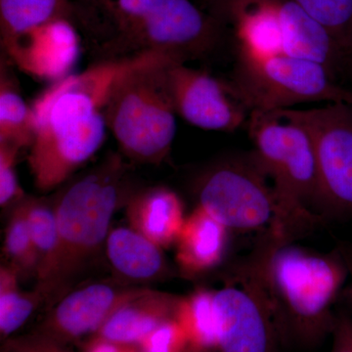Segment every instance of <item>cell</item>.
<instances>
[{"mask_svg": "<svg viewBox=\"0 0 352 352\" xmlns=\"http://www.w3.org/2000/svg\"><path fill=\"white\" fill-rule=\"evenodd\" d=\"M105 254L113 272L124 284L140 286L168 279L175 274L163 248L131 227L111 229Z\"/></svg>", "mask_w": 352, "mask_h": 352, "instance_id": "obj_14", "label": "cell"}, {"mask_svg": "<svg viewBox=\"0 0 352 352\" xmlns=\"http://www.w3.org/2000/svg\"><path fill=\"white\" fill-rule=\"evenodd\" d=\"M176 318L184 328L190 346L201 351L217 352L214 291L199 288L190 295L182 296Z\"/></svg>", "mask_w": 352, "mask_h": 352, "instance_id": "obj_21", "label": "cell"}, {"mask_svg": "<svg viewBox=\"0 0 352 352\" xmlns=\"http://www.w3.org/2000/svg\"><path fill=\"white\" fill-rule=\"evenodd\" d=\"M19 148L8 143H0V205L12 207L25 196L16 173Z\"/></svg>", "mask_w": 352, "mask_h": 352, "instance_id": "obj_25", "label": "cell"}, {"mask_svg": "<svg viewBox=\"0 0 352 352\" xmlns=\"http://www.w3.org/2000/svg\"><path fill=\"white\" fill-rule=\"evenodd\" d=\"M273 113L303 127L311 138L318 173L316 207L352 214V104Z\"/></svg>", "mask_w": 352, "mask_h": 352, "instance_id": "obj_10", "label": "cell"}, {"mask_svg": "<svg viewBox=\"0 0 352 352\" xmlns=\"http://www.w3.org/2000/svg\"><path fill=\"white\" fill-rule=\"evenodd\" d=\"M226 0H195V3L203 10L212 14L219 19L220 10L223 6Z\"/></svg>", "mask_w": 352, "mask_h": 352, "instance_id": "obj_30", "label": "cell"}, {"mask_svg": "<svg viewBox=\"0 0 352 352\" xmlns=\"http://www.w3.org/2000/svg\"><path fill=\"white\" fill-rule=\"evenodd\" d=\"M131 228L163 249L175 245L184 226V205L173 190L154 186L136 190L126 203Z\"/></svg>", "mask_w": 352, "mask_h": 352, "instance_id": "obj_17", "label": "cell"}, {"mask_svg": "<svg viewBox=\"0 0 352 352\" xmlns=\"http://www.w3.org/2000/svg\"><path fill=\"white\" fill-rule=\"evenodd\" d=\"M13 65L1 55L0 63V143L22 150L31 148L36 131L32 106L28 105L20 92Z\"/></svg>", "mask_w": 352, "mask_h": 352, "instance_id": "obj_19", "label": "cell"}, {"mask_svg": "<svg viewBox=\"0 0 352 352\" xmlns=\"http://www.w3.org/2000/svg\"><path fill=\"white\" fill-rule=\"evenodd\" d=\"M229 82L250 113L314 102L352 104V88L338 82L325 67L286 54L265 58L236 54Z\"/></svg>", "mask_w": 352, "mask_h": 352, "instance_id": "obj_7", "label": "cell"}, {"mask_svg": "<svg viewBox=\"0 0 352 352\" xmlns=\"http://www.w3.org/2000/svg\"><path fill=\"white\" fill-rule=\"evenodd\" d=\"M58 20L80 27L76 2L71 0H0L1 44Z\"/></svg>", "mask_w": 352, "mask_h": 352, "instance_id": "obj_18", "label": "cell"}, {"mask_svg": "<svg viewBox=\"0 0 352 352\" xmlns=\"http://www.w3.org/2000/svg\"><path fill=\"white\" fill-rule=\"evenodd\" d=\"M333 346L331 352H352V320L346 314L336 316L332 331Z\"/></svg>", "mask_w": 352, "mask_h": 352, "instance_id": "obj_28", "label": "cell"}, {"mask_svg": "<svg viewBox=\"0 0 352 352\" xmlns=\"http://www.w3.org/2000/svg\"><path fill=\"white\" fill-rule=\"evenodd\" d=\"M214 308L217 352H279L281 339L254 254L214 291Z\"/></svg>", "mask_w": 352, "mask_h": 352, "instance_id": "obj_9", "label": "cell"}, {"mask_svg": "<svg viewBox=\"0 0 352 352\" xmlns=\"http://www.w3.org/2000/svg\"><path fill=\"white\" fill-rule=\"evenodd\" d=\"M184 352H210V351H201V349H195V347L188 346L186 349H185Z\"/></svg>", "mask_w": 352, "mask_h": 352, "instance_id": "obj_31", "label": "cell"}, {"mask_svg": "<svg viewBox=\"0 0 352 352\" xmlns=\"http://www.w3.org/2000/svg\"><path fill=\"white\" fill-rule=\"evenodd\" d=\"M173 61L160 58L131 69L109 96L108 131L117 141L120 154L135 163L161 164L173 148L177 126L164 67Z\"/></svg>", "mask_w": 352, "mask_h": 352, "instance_id": "obj_6", "label": "cell"}, {"mask_svg": "<svg viewBox=\"0 0 352 352\" xmlns=\"http://www.w3.org/2000/svg\"><path fill=\"white\" fill-rule=\"evenodd\" d=\"M228 229L200 206L186 217L175 242L180 274L200 276L219 266L226 256Z\"/></svg>", "mask_w": 352, "mask_h": 352, "instance_id": "obj_16", "label": "cell"}, {"mask_svg": "<svg viewBox=\"0 0 352 352\" xmlns=\"http://www.w3.org/2000/svg\"><path fill=\"white\" fill-rule=\"evenodd\" d=\"M198 206L228 230L267 228L274 219L272 186L251 153L210 164L197 177Z\"/></svg>", "mask_w": 352, "mask_h": 352, "instance_id": "obj_8", "label": "cell"}, {"mask_svg": "<svg viewBox=\"0 0 352 352\" xmlns=\"http://www.w3.org/2000/svg\"><path fill=\"white\" fill-rule=\"evenodd\" d=\"M160 58L170 57L146 53L97 61L36 97L32 105L36 131L28 164L39 191L61 186L96 154L107 134L105 107L113 87L131 69Z\"/></svg>", "mask_w": 352, "mask_h": 352, "instance_id": "obj_1", "label": "cell"}, {"mask_svg": "<svg viewBox=\"0 0 352 352\" xmlns=\"http://www.w3.org/2000/svg\"><path fill=\"white\" fill-rule=\"evenodd\" d=\"M20 275L9 266L0 268V335L2 342L9 339L31 318L44 302L43 295L34 289L25 292L20 288Z\"/></svg>", "mask_w": 352, "mask_h": 352, "instance_id": "obj_22", "label": "cell"}, {"mask_svg": "<svg viewBox=\"0 0 352 352\" xmlns=\"http://www.w3.org/2000/svg\"><path fill=\"white\" fill-rule=\"evenodd\" d=\"M330 32L352 61V0H294Z\"/></svg>", "mask_w": 352, "mask_h": 352, "instance_id": "obj_24", "label": "cell"}, {"mask_svg": "<svg viewBox=\"0 0 352 352\" xmlns=\"http://www.w3.org/2000/svg\"><path fill=\"white\" fill-rule=\"evenodd\" d=\"M2 56L21 71L41 80L69 75L80 51L78 28L58 20L1 44Z\"/></svg>", "mask_w": 352, "mask_h": 352, "instance_id": "obj_13", "label": "cell"}, {"mask_svg": "<svg viewBox=\"0 0 352 352\" xmlns=\"http://www.w3.org/2000/svg\"><path fill=\"white\" fill-rule=\"evenodd\" d=\"M147 287L94 282L69 289L51 305L32 332L66 346L91 338L124 303Z\"/></svg>", "mask_w": 352, "mask_h": 352, "instance_id": "obj_12", "label": "cell"}, {"mask_svg": "<svg viewBox=\"0 0 352 352\" xmlns=\"http://www.w3.org/2000/svg\"><path fill=\"white\" fill-rule=\"evenodd\" d=\"M138 346L141 352H184L189 340L180 322L175 318L160 326Z\"/></svg>", "mask_w": 352, "mask_h": 352, "instance_id": "obj_26", "label": "cell"}, {"mask_svg": "<svg viewBox=\"0 0 352 352\" xmlns=\"http://www.w3.org/2000/svg\"><path fill=\"white\" fill-rule=\"evenodd\" d=\"M254 161L267 176L275 199L274 219L266 233L295 242L318 226V173L314 143L296 122L277 113L252 112L247 122Z\"/></svg>", "mask_w": 352, "mask_h": 352, "instance_id": "obj_5", "label": "cell"}, {"mask_svg": "<svg viewBox=\"0 0 352 352\" xmlns=\"http://www.w3.org/2000/svg\"><path fill=\"white\" fill-rule=\"evenodd\" d=\"M164 76L176 116L191 126L223 132L247 126L250 112L229 80L176 61L164 67Z\"/></svg>", "mask_w": 352, "mask_h": 352, "instance_id": "obj_11", "label": "cell"}, {"mask_svg": "<svg viewBox=\"0 0 352 352\" xmlns=\"http://www.w3.org/2000/svg\"><path fill=\"white\" fill-rule=\"evenodd\" d=\"M182 298L146 288L120 307L94 336L122 344H140L160 326L176 318Z\"/></svg>", "mask_w": 352, "mask_h": 352, "instance_id": "obj_15", "label": "cell"}, {"mask_svg": "<svg viewBox=\"0 0 352 352\" xmlns=\"http://www.w3.org/2000/svg\"><path fill=\"white\" fill-rule=\"evenodd\" d=\"M120 154H110L55 196L59 252L54 272L39 293L53 305L105 251L113 214L136 191Z\"/></svg>", "mask_w": 352, "mask_h": 352, "instance_id": "obj_4", "label": "cell"}, {"mask_svg": "<svg viewBox=\"0 0 352 352\" xmlns=\"http://www.w3.org/2000/svg\"><path fill=\"white\" fill-rule=\"evenodd\" d=\"M25 197L11 207L4 238V254L7 264L17 270L20 277H36L38 256L28 222Z\"/></svg>", "mask_w": 352, "mask_h": 352, "instance_id": "obj_23", "label": "cell"}, {"mask_svg": "<svg viewBox=\"0 0 352 352\" xmlns=\"http://www.w3.org/2000/svg\"><path fill=\"white\" fill-rule=\"evenodd\" d=\"M3 352H71L66 346L58 344L38 333L10 337L2 344Z\"/></svg>", "mask_w": 352, "mask_h": 352, "instance_id": "obj_27", "label": "cell"}, {"mask_svg": "<svg viewBox=\"0 0 352 352\" xmlns=\"http://www.w3.org/2000/svg\"><path fill=\"white\" fill-rule=\"evenodd\" d=\"M27 217L36 256V289L41 291L50 282L59 252V230L54 204L52 201L34 197H25Z\"/></svg>", "mask_w": 352, "mask_h": 352, "instance_id": "obj_20", "label": "cell"}, {"mask_svg": "<svg viewBox=\"0 0 352 352\" xmlns=\"http://www.w3.org/2000/svg\"><path fill=\"white\" fill-rule=\"evenodd\" d=\"M274 314L281 342L312 344L332 333V307L347 268L336 254L279 242L267 233L252 252Z\"/></svg>", "mask_w": 352, "mask_h": 352, "instance_id": "obj_3", "label": "cell"}, {"mask_svg": "<svg viewBox=\"0 0 352 352\" xmlns=\"http://www.w3.org/2000/svg\"><path fill=\"white\" fill-rule=\"evenodd\" d=\"M83 352H141L138 344H122L99 337L89 338Z\"/></svg>", "mask_w": 352, "mask_h": 352, "instance_id": "obj_29", "label": "cell"}, {"mask_svg": "<svg viewBox=\"0 0 352 352\" xmlns=\"http://www.w3.org/2000/svg\"><path fill=\"white\" fill-rule=\"evenodd\" d=\"M97 61L157 53L188 63L214 54L226 25L192 0H76Z\"/></svg>", "mask_w": 352, "mask_h": 352, "instance_id": "obj_2", "label": "cell"}]
</instances>
